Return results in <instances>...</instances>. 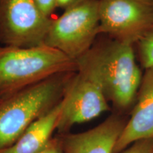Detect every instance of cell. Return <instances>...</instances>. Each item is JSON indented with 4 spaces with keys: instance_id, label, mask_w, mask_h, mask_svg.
<instances>
[{
    "instance_id": "cell-13",
    "label": "cell",
    "mask_w": 153,
    "mask_h": 153,
    "mask_svg": "<svg viewBox=\"0 0 153 153\" xmlns=\"http://www.w3.org/2000/svg\"><path fill=\"white\" fill-rule=\"evenodd\" d=\"M35 1L43 14L48 17L57 8L56 0H35Z\"/></svg>"
},
{
    "instance_id": "cell-2",
    "label": "cell",
    "mask_w": 153,
    "mask_h": 153,
    "mask_svg": "<svg viewBox=\"0 0 153 153\" xmlns=\"http://www.w3.org/2000/svg\"><path fill=\"white\" fill-rule=\"evenodd\" d=\"M75 73L57 74L0 100V152L62 100Z\"/></svg>"
},
{
    "instance_id": "cell-3",
    "label": "cell",
    "mask_w": 153,
    "mask_h": 153,
    "mask_svg": "<svg viewBox=\"0 0 153 153\" xmlns=\"http://www.w3.org/2000/svg\"><path fill=\"white\" fill-rule=\"evenodd\" d=\"M76 72V61L45 44L0 46V99L57 74Z\"/></svg>"
},
{
    "instance_id": "cell-16",
    "label": "cell",
    "mask_w": 153,
    "mask_h": 153,
    "mask_svg": "<svg viewBox=\"0 0 153 153\" xmlns=\"http://www.w3.org/2000/svg\"><path fill=\"white\" fill-rule=\"evenodd\" d=\"M0 100H1V99H0Z\"/></svg>"
},
{
    "instance_id": "cell-8",
    "label": "cell",
    "mask_w": 153,
    "mask_h": 153,
    "mask_svg": "<svg viewBox=\"0 0 153 153\" xmlns=\"http://www.w3.org/2000/svg\"><path fill=\"white\" fill-rule=\"evenodd\" d=\"M128 120L123 114H112L89 131L66 134L60 138L64 153H114Z\"/></svg>"
},
{
    "instance_id": "cell-11",
    "label": "cell",
    "mask_w": 153,
    "mask_h": 153,
    "mask_svg": "<svg viewBox=\"0 0 153 153\" xmlns=\"http://www.w3.org/2000/svg\"><path fill=\"white\" fill-rule=\"evenodd\" d=\"M140 62L145 69L153 67V27L136 44Z\"/></svg>"
},
{
    "instance_id": "cell-9",
    "label": "cell",
    "mask_w": 153,
    "mask_h": 153,
    "mask_svg": "<svg viewBox=\"0 0 153 153\" xmlns=\"http://www.w3.org/2000/svg\"><path fill=\"white\" fill-rule=\"evenodd\" d=\"M153 137V67L146 69L136 100L114 153H120L133 143Z\"/></svg>"
},
{
    "instance_id": "cell-6",
    "label": "cell",
    "mask_w": 153,
    "mask_h": 153,
    "mask_svg": "<svg viewBox=\"0 0 153 153\" xmlns=\"http://www.w3.org/2000/svg\"><path fill=\"white\" fill-rule=\"evenodd\" d=\"M99 34L136 45L153 27V0H99Z\"/></svg>"
},
{
    "instance_id": "cell-15",
    "label": "cell",
    "mask_w": 153,
    "mask_h": 153,
    "mask_svg": "<svg viewBox=\"0 0 153 153\" xmlns=\"http://www.w3.org/2000/svg\"><path fill=\"white\" fill-rule=\"evenodd\" d=\"M85 1L86 0H56V6L57 8L59 7L66 10Z\"/></svg>"
},
{
    "instance_id": "cell-14",
    "label": "cell",
    "mask_w": 153,
    "mask_h": 153,
    "mask_svg": "<svg viewBox=\"0 0 153 153\" xmlns=\"http://www.w3.org/2000/svg\"><path fill=\"white\" fill-rule=\"evenodd\" d=\"M37 153H64L60 138H52L46 146Z\"/></svg>"
},
{
    "instance_id": "cell-10",
    "label": "cell",
    "mask_w": 153,
    "mask_h": 153,
    "mask_svg": "<svg viewBox=\"0 0 153 153\" xmlns=\"http://www.w3.org/2000/svg\"><path fill=\"white\" fill-rule=\"evenodd\" d=\"M62 106V99L30 124L14 145L0 153H37L41 150L52 139L53 132L57 128Z\"/></svg>"
},
{
    "instance_id": "cell-7",
    "label": "cell",
    "mask_w": 153,
    "mask_h": 153,
    "mask_svg": "<svg viewBox=\"0 0 153 153\" xmlns=\"http://www.w3.org/2000/svg\"><path fill=\"white\" fill-rule=\"evenodd\" d=\"M57 130L65 133L75 124L85 123L110 109L100 85L92 78L76 72L69 85Z\"/></svg>"
},
{
    "instance_id": "cell-12",
    "label": "cell",
    "mask_w": 153,
    "mask_h": 153,
    "mask_svg": "<svg viewBox=\"0 0 153 153\" xmlns=\"http://www.w3.org/2000/svg\"><path fill=\"white\" fill-rule=\"evenodd\" d=\"M120 153H153V137L137 140Z\"/></svg>"
},
{
    "instance_id": "cell-5",
    "label": "cell",
    "mask_w": 153,
    "mask_h": 153,
    "mask_svg": "<svg viewBox=\"0 0 153 153\" xmlns=\"http://www.w3.org/2000/svg\"><path fill=\"white\" fill-rule=\"evenodd\" d=\"M52 21L35 0H0V43L19 48L43 45Z\"/></svg>"
},
{
    "instance_id": "cell-1",
    "label": "cell",
    "mask_w": 153,
    "mask_h": 153,
    "mask_svg": "<svg viewBox=\"0 0 153 153\" xmlns=\"http://www.w3.org/2000/svg\"><path fill=\"white\" fill-rule=\"evenodd\" d=\"M76 63L77 72L100 85L118 114L131 111L143 79L133 45L110 38L94 43Z\"/></svg>"
},
{
    "instance_id": "cell-4",
    "label": "cell",
    "mask_w": 153,
    "mask_h": 153,
    "mask_svg": "<svg viewBox=\"0 0 153 153\" xmlns=\"http://www.w3.org/2000/svg\"><path fill=\"white\" fill-rule=\"evenodd\" d=\"M99 35V0H86L52 21L44 44L76 61Z\"/></svg>"
}]
</instances>
